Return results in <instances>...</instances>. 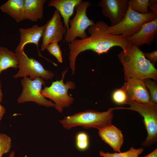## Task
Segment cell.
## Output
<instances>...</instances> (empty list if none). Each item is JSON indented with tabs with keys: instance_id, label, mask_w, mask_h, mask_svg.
I'll return each mask as SVG.
<instances>
[{
	"instance_id": "cell-1",
	"label": "cell",
	"mask_w": 157,
	"mask_h": 157,
	"mask_svg": "<svg viewBox=\"0 0 157 157\" xmlns=\"http://www.w3.org/2000/svg\"><path fill=\"white\" fill-rule=\"evenodd\" d=\"M108 26L104 21L97 22L87 29L89 36L84 39H76L70 43L69 58L72 74L74 73L76 58L82 52L90 50L100 55L115 46L120 47L124 51L129 48L131 44L127 38L109 33Z\"/></svg>"
},
{
	"instance_id": "cell-2",
	"label": "cell",
	"mask_w": 157,
	"mask_h": 157,
	"mask_svg": "<svg viewBox=\"0 0 157 157\" xmlns=\"http://www.w3.org/2000/svg\"><path fill=\"white\" fill-rule=\"evenodd\" d=\"M118 57L123 67L125 81L129 78L157 80L156 69L139 47L131 44L126 51L122 50Z\"/></svg>"
},
{
	"instance_id": "cell-3",
	"label": "cell",
	"mask_w": 157,
	"mask_h": 157,
	"mask_svg": "<svg viewBox=\"0 0 157 157\" xmlns=\"http://www.w3.org/2000/svg\"><path fill=\"white\" fill-rule=\"evenodd\" d=\"M118 107L111 108L104 112L89 110L65 117L59 121L63 126L69 129L81 126L85 129L94 128L99 130L112 125L113 110Z\"/></svg>"
},
{
	"instance_id": "cell-4",
	"label": "cell",
	"mask_w": 157,
	"mask_h": 157,
	"mask_svg": "<svg viewBox=\"0 0 157 157\" xmlns=\"http://www.w3.org/2000/svg\"><path fill=\"white\" fill-rule=\"evenodd\" d=\"M157 17V13L150 11L145 14L134 11L129 5L126 14L123 19L118 24L108 26L107 31L114 35H121L128 38L137 33L144 23L151 21Z\"/></svg>"
},
{
	"instance_id": "cell-5",
	"label": "cell",
	"mask_w": 157,
	"mask_h": 157,
	"mask_svg": "<svg viewBox=\"0 0 157 157\" xmlns=\"http://www.w3.org/2000/svg\"><path fill=\"white\" fill-rule=\"evenodd\" d=\"M129 107H120V109L130 110L138 112L143 117V121L147 135L142 143L144 147H149L157 141V105L151 101L141 103L129 101Z\"/></svg>"
},
{
	"instance_id": "cell-6",
	"label": "cell",
	"mask_w": 157,
	"mask_h": 157,
	"mask_svg": "<svg viewBox=\"0 0 157 157\" xmlns=\"http://www.w3.org/2000/svg\"><path fill=\"white\" fill-rule=\"evenodd\" d=\"M91 5L90 1L82 0L76 6L75 15L72 19L69 20L70 26L65 34V42L70 43L78 37L84 39L88 37L86 30L95 24L93 20L88 18L86 14L88 8Z\"/></svg>"
},
{
	"instance_id": "cell-7",
	"label": "cell",
	"mask_w": 157,
	"mask_h": 157,
	"mask_svg": "<svg viewBox=\"0 0 157 157\" xmlns=\"http://www.w3.org/2000/svg\"><path fill=\"white\" fill-rule=\"evenodd\" d=\"M67 69L63 72L62 79L53 82L49 87H45L42 90L41 94L44 97L49 98L54 102L55 108L59 112H63L64 108L69 107L74 99L68 94L69 89H73L76 87L74 83L71 81L64 83V77Z\"/></svg>"
},
{
	"instance_id": "cell-8",
	"label": "cell",
	"mask_w": 157,
	"mask_h": 157,
	"mask_svg": "<svg viewBox=\"0 0 157 157\" xmlns=\"http://www.w3.org/2000/svg\"><path fill=\"white\" fill-rule=\"evenodd\" d=\"M15 53L18 59L19 69L13 76L14 78H24L29 76V78L31 80L37 77L48 80L54 76L52 72L45 69L39 61L28 57L24 50L15 51Z\"/></svg>"
},
{
	"instance_id": "cell-9",
	"label": "cell",
	"mask_w": 157,
	"mask_h": 157,
	"mask_svg": "<svg viewBox=\"0 0 157 157\" xmlns=\"http://www.w3.org/2000/svg\"><path fill=\"white\" fill-rule=\"evenodd\" d=\"M44 79L37 77L31 80L29 78H23L21 80L22 91L17 99L18 103L32 101L40 106L47 107H55L54 103L46 99L41 94L42 85H45Z\"/></svg>"
},
{
	"instance_id": "cell-10",
	"label": "cell",
	"mask_w": 157,
	"mask_h": 157,
	"mask_svg": "<svg viewBox=\"0 0 157 157\" xmlns=\"http://www.w3.org/2000/svg\"><path fill=\"white\" fill-rule=\"evenodd\" d=\"M61 17L59 11L56 10L51 17L44 25L41 51L46 49L47 46L51 42L62 41L66 32V28L63 24Z\"/></svg>"
},
{
	"instance_id": "cell-11",
	"label": "cell",
	"mask_w": 157,
	"mask_h": 157,
	"mask_svg": "<svg viewBox=\"0 0 157 157\" xmlns=\"http://www.w3.org/2000/svg\"><path fill=\"white\" fill-rule=\"evenodd\" d=\"M129 0H101L98 3L103 15L108 18L111 26L119 23L124 17L129 6Z\"/></svg>"
},
{
	"instance_id": "cell-12",
	"label": "cell",
	"mask_w": 157,
	"mask_h": 157,
	"mask_svg": "<svg viewBox=\"0 0 157 157\" xmlns=\"http://www.w3.org/2000/svg\"><path fill=\"white\" fill-rule=\"evenodd\" d=\"M126 81L121 88L126 92L128 101L141 103L151 101L150 94L143 80L129 78Z\"/></svg>"
},
{
	"instance_id": "cell-13",
	"label": "cell",
	"mask_w": 157,
	"mask_h": 157,
	"mask_svg": "<svg viewBox=\"0 0 157 157\" xmlns=\"http://www.w3.org/2000/svg\"><path fill=\"white\" fill-rule=\"evenodd\" d=\"M157 35V17L144 23L137 33L127 39L131 44L139 47L145 44H151L156 39Z\"/></svg>"
},
{
	"instance_id": "cell-14",
	"label": "cell",
	"mask_w": 157,
	"mask_h": 157,
	"mask_svg": "<svg viewBox=\"0 0 157 157\" xmlns=\"http://www.w3.org/2000/svg\"><path fill=\"white\" fill-rule=\"evenodd\" d=\"M44 27V25L39 26L35 24L27 28H20L19 29V42L15 51H23L26 45L33 44L36 46L39 56L43 57L39 51V43L40 39L42 37Z\"/></svg>"
},
{
	"instance_id": "cell-15",
	"label": "cell",
	"mask_w": 157,
	"mask_h": 157,
	"mask_svg": "<svg viewBox=\"0 0 157 157\" xmlns=\"http://www.w3.org/2000/svg\"><path fill=\"white\" fill-rule=\"evenodd\" d=\"M98 130V134L102 140L115 151L121 152L124 136L120 130L114 125H111Z\"/></svg>"
},
{
	"instance_id": "cell-16",
	"label": "cell",
	"mask_w": 157,
	"mask_h": 157,
	"mask_svg": "<svg viewBox=\"0 0 157 157\" xmlns=\"http://www.w3.org/2000/svg\"><path fill=\"white\" fill-rule=\"evenodd\" d=\"M82 0H51L48 6L53 7L58 11L63 19V22L67 30L69 28V21L73 15L74 9Z\"/></svg>"
},
{
	"instance_id": "cell-17",
	"label": "cell",
	"mask_w": 157,
	"mask_h": 157,
	"mask_svg": "<svg viewBox=\"0 0 157 157\" xmlns=\"http://www.w3.org/2000/svg\"><path fill=\"white\" fill-rule=\"evenodd\" d=\"M24 3V0H8L0 6V9L19 23L26 19Z\"/></svg>"
},
{
	"instance_id": "cell-18",
	"label": "cell",
	"mask_w": 157,
	"mask_h": 157,
	"mask_svg": "<svg viewBox=\"0 0 157 157\" xmlns=\"http://www.w3.org/2000/svg\"><path fill=\"white\" fill-rule=\"evenodd\" d=\"M24 1L25 14L26 19L34 22L43 18L44 6L46 0Z\"/></svg>"
},
{
	"instance_id": "cell-19",
	"label": "cell",
	"mask_w": 157,
	"mask_h": 157,
	"mask_svg": "<svg viewBox=\"0 0 157 157\" xmlns=\"http://www.w3.org/2000/svg\"><path fill=\"white\" fill-rule=\"evenodd\" d=\"M19 61L15 53L7 48L0 46V75L3 70L9 68H19ZM2 86L0 80V88Z\"/></svg>"
},
{
	"instance_id": "cell-20",
	"label": "cell",
	"mask_w": 157,
	"mask_h": 157,
	"mask_svg": "<svg viewBox=\"0 0 157 157\" xmlns=\"http://www.w3.org/2000/svg\"><path fill=\"white\" fill-rule=\"evenodd\" d=\"M157 3L156 0H129V5L132 10L140 13H149L148 7Z\"/></svg>"
},
{
	"instance_id": "cell-21",
	"label": "cell",
	"mask_w": 157,
	"mask_h": 157,
	"mask_svg": "<svg viewBox=\"0 0 157 157\" xmlns=\"http://www.w3.org/2000/svg\"><path fill=\"white\" fill-rule=\"evenodd\" d=\"M144 150L142 147L136 149L132 146L128 150L124 152L110 153L100 151L99 154L100 156L103 157H139V156L142 154Z\"/></svg>"
},
{
	"instance_id": "cell-22",
	"label": "cell",
	"mask_w": 157,
	"mask_h": 157,
	"mask_svg": "<svg viewBox=\"0 0 157 157\" xmlns=\"http://www.w3.org/2000/svg\"><path fill=\"white\" fill-rule=\"evenodd\" d=\"M90 141L88 134L84 131L78 133L75 136V144L76 148L81 151L86 150L89 146Z\"/></svg>"
},
{
	"instance_id": "cell-23",
	"label": "cell",
	"mask_w": 157,
	"mask_h": 157,
	"mask_svg": "<svg viewBox=\"0 0 157 157\" xmlns=\"http://www.w3.org/2000/svg\"><path fill=\"white\" fill-rule=\"evenodd\" d=\"M12 146V139L6 134L0 133V157L9 152Z\"/></svg>"
},
{
	"instance_id": "cell-24",
	"label": "cell",
	"mask_w": 157,
	"mask_h": 157,
	"mask_svg": "<svg viewBox=\"0 0 157 157\" xmlns=\"http://www.w3.org/2000/svg\"><path fill=\"white\" fill-rule=\"evenodd\" d=\"M112 99L113 101L117 104H126L128 98L125 91L122 88L115 90L112 93Z\"/></svg>"
},
{
	"instance_id": "cell-25",
	"label": "cell",
	"mask_w": 157,
	"mask_h": 157,
	"mask_svg": "<svg viewBox=\"0 0 157 157\" xmlns=\"http://www.w3.org/2000/svg\"><path fill=\"white\" fill-rule=\"evenodd\" d=\"M143 81L149 91L151 97V101L155 104L157 103V85L156 83L150 78H146Z\"/></svg>"
},
{
	"instance_id": "cell-26",
	"label": "cell",
	"mask_w": 157,
	"mask_h": 157,
	"mask_svg": "<svg viewBox=\"0 0 157 157\" xmlns=\"http://www.w3.org/2000/svg\"><path fill=\"white\" fill-rule=\"evenodd\" d=\"M46 49L56 58L59 63H63L62 51L58 42H54L50 43L47 46Z\"/></svg>"
},
{
	"instance_id": "cell-27",
	"label": "cell",
	"mask_w": 157,
	"mask_h": 157,
	"mask_svg": "<svg viewBox=\"0 0 157 157\" xmlns=\"http://www.w3.org/2000/svg\"><path fill=\"white\" fill-rule=\"evenodd\" d=\"M144 53L146 58L154 66L157 61V50L149 53L144 52Z\"/></svg>"
},
{
	"instance_id": "cell-28",
	"label": "cell",
	"mask_w": 157,
	"mask_h": 157,
	"mask_svg": "<svg viewBox=\"0 0 157 157\" xmlns=\"http://www.w3.org/2000/svg\"><path fill=\"white\" fill-rule=\"evenodd\" d=\"M6 112V109L5 108L0 104V122L2 119Z\"/></svg>"
},
{
	"instance_id": "cell-29",
	"label": "cell",
	"mask_w": 157,
	"mask_h": 157,
	"mask_svg": "<svg viewBox=\"0 0 157 157\" xmlns=\"http://www.w3.org/2000/svg\"><path fill=\"white\" fill-rule=\"evenodd\" d=\"M140 157H157V149H156L152 152L147 155Z\"/></svg>"
},
{
	"instance_id": "cell-30",
	"label": "cell",
	"mask_w": 157,
	"mask_h": 157,
	"mask_svg": "<svg viewBox=\"0 0 157 157\" xmlns=\"http://www.w3.org/2000/svg\"><path fill=\"white\" fill-rule=\"evenodd\" d=\"M3 93L1 88H0V103L1 102L3 98Z\"/></svg>"
},
{
	"instance_id": "cell-31",
	"label": "cell",
	"mask_w": 157,
	"mask_h": 157,
	"mask_svg": "<svg viewBox=\"0 0 157 157\" xmlns=\"http://www.w3.org/2000/svg\"><path fill=\"white\" fill-rule=\"evenodd\" d=\"M15 155V152L14 151H12L8 157H14Z\"/></svg>"
}]
</instances>
